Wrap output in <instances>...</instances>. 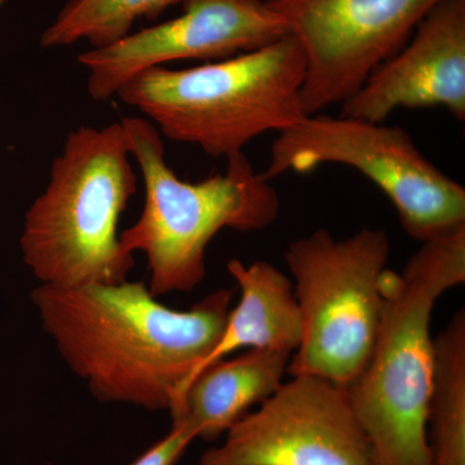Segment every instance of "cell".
Segmentation results:
<instances>
[{
  "label": "cell",
  "instance_id": "8fae6325",
  "mask_svg": "<svg viewBox=\"0 0 465 465\" xmlns=\"http://www.w3.org/2000/svg\"><path fill=\"white\" fill-rule=\"evenodd\" d=\"M437 106L465 121V0L440 2L341 104V115L384 124L397 109Z\"/></svg>",
  "mask_w": 465,
  "mask_h": 465
},
{
  "label": "cell",
  "instance_id": "5b68a950",
  "mask_svg": "<svg viewBox=\"0 0 465 465\" xmlns=\"http://www.w3.org/2000/svg\"><path fill=\"white\" fill-rule=\"evenodd\" d=\"M131 155L142 171V216L119 234L122 249L148 259L155 298L189 292L206 275V250L223 229L262 231L273 224L280 197L244 153L228 157L225 173L200 183L179 179L166 162L162 134L143 118L122 121Z\"/></svg>",
  "mask_w": 465,
  "mask_h": 465
},
{
  "label": "cell",
  "instance_id": "3957f363",
  "mask_svg": "<svg viewBox=\"0 0 465 465\" xmlns=\"http://www.w3.org/2000/svg\"><path fill=\"white\" fill-rule=\"evenodd\" d=\"M304 51L289 35L244 54L189 69L145 70L118 91L167 139L211 157H231L265 133H282L305 114Z\"/></svg>",
  "mask_w": 465,
  "mask_h": 465
},
{
  "label": "cell",
  "instance_id": "277c9868",
  "mask_svg": "<svg viewBox=\"0 0 465 465\" xmlns=\"http://www.w3.org/2000/svg\"><path fill=\"white\" fill-rule=\"evenodd\" d=\"M122 122L84 127L66 137L50 183L24 220L23 258L42 284L81 287L128 281L134 253L118 225L137 188Z\"/></svg>",
  "mask_w": 465,
  "mask_h": 465
},
{
  "label": "cell",
  "instance_id": "9c48e42d",
  "mask_svg": "<svg viewBox=\"0 0 465 465\" xmlns=\"http://www.w3.org/2000/svg\"><path fill=\"white\" fill-rule=\"evenodd\" d=\"M195 465H374L347 391L292 376L226 430Z\"/></svg>",
  "mask_w": 465,
  "mask_h": 465
},
{
  "label": "cell",
  "instance_id": "7a4b0ae2",
  "mask_svg": "<svg viewBox=\"0 0 465 465\" xmlns=\"http://www.w3.org/2000/svg\"><path fill=\"white\" fill-rule=\"evenodd\" d=\"M465 282V225L425 241L402 273L381 274L371 356L345 390L374 465H432L427 416L432 390L430 318L443 292Z\"/></svg>",
  "mask_w": 465,
  "mask_h": 465
},
{
  "label": "cell",
  "instance_id": "52a82bcc",
  "mask_svg": "<svg viewBox=\"0 0 465 465\" xmlns=\"http://www.w3.org/2000/svg\"><path fill=\"white\" fill-rule=\"evenodd\" d=\"M324 163L344 164L371 180L412 240L423 243L465 225L464 186L434 166L403 128L351 116L307 115L278 134L262 176L272 182Z\"/></svg>",
  "mask_w": 465,
  "mask_h": 465
},
{
  "label": "cell",
  "instance_id": "2e32d148",
  "mask_svg": "<svg viewBox=\"0 0 465 465\" xmlns=\"http://www.w3.org/2000/svg\"><path fill=\"white\" fill-rule=\"evenodd\" d=\"M195 439H198L197 432L191 424L186 421L174 424L167 436L155 442L131 465H176Z\"/></svg>",
  "mask_w": 465,
  "mask_h": 465
},
{
  "label": "cell",
  "instance_id": "4fadbf2b",
  "mask_svg": "<svg viewBox=\"0 0 465 465\" xmlns=\"http://www.w3.org/2000/svg\"><path fill=\"white\" fill-rule=\"evenodd\" d=\"M292 353L246 349L206 367L183 391L173 425L186 421L198 439L215 440L282 384Z\"/></svg>",
  "mask_w": 465,
  "mask_h": 465
},
{
  "label": "cell",
  "instance_id": "6da1fadb",
  "mask_svg": "<svg viewBox=\"0 0 465 465\" xmlns=\"http://www.w3.org/2000/svg\"><path fill=\"white\" fill-rule=\"evenodd\" d=\"M232 291L188 311L161 304L143 282L56 287L32 292L43 330L101 402L150 411L179 407L183 385L224 331Z\"/></svg>",
  "mask_w": 465,
  "mask_h": 465
},
{
  "label": "cell",
  "instance_id": "9a60e30c",
  "mask_svg": "<svg viewBox=\"0 0 465 465\" xmlns=\"http://www.w3.org/2000/svg\"><path fill=\"white\" fill-rule=\"evenodd\" d=\"M183 0H69L42 34L45 48L87 41L106 47L131 33L139 18H155Z\"/></svg>",
  "mask_w": 465,
  "mask_h": 465
},
{
  "label": "cell",
  "instance_id": "7c38bea8",
  "mask_svg": "<svg viewBox=\"0 0 465 465\" xmlns=\"http://www.w3.org/2000/svg\"><path fill=\"white\" fill-rule=\"evenodd\" d=\"M226 268L241 290L240 302L229 312L215 348L183 385L173 420L179 414L183 391L206 367L242 349H275L293 354L302 341V313L289 277L266 262L246 265L232 259Z\"/></svg>",
  "mask_w": 465,
  "mask_h": 465
},
{
  "label": "cell",
  "instance_id": "30bf717a",
  "mask_svg": "<svg viewBox=\"0 0 465 465\" xmlns=\"http://www.w3.org/2000/svg\"><path fill=\"white\" fill-rule=\"evenodd\" d=\"M286 21L265 0H183V14L127 34L78 57L90 72L88 94L108 100L134 76L179 60L219 61L289 35Z\"/></svg>",
  "mask_w": 465,
  "mask_h": 465
},
{
  "label": "cell",
  "instance_id": "8992f818",
  "mask_svg": "<svg viewBox=\"0 0 465 465\" xmlns=\"http://www.w3.org/2000/svg\"><path fill=\"white\" fill-rule=\"evenodd\" d=\"M390 253L387 232L369 226L345 240L321 228L290 244L284 260L302 321L291 376H317L342 390L356 381L378 335Z\"/></svg>",
  "mask_w": 465,
  "mask_h": 465
},
{
  "label": "cell",
  "instance_id": "ba28073f",
  "mask_svg": "<svg viewBox=\"0 0 465 465\" xmlns=\"http://www.w3.org/2000/svg\"><path fill=\"white\" fill-rule=\"evenodd\" d=\"M304 51L305 114L341 105L442 0H265Z\"/></svg>",
  "mask_w": 465,
  "mask_h": 465
},
{
  "label": "cell",
  "instance_id": "5bb4252c",
  "mask_svg": "<svg viewBox=\"0 0 465 465\" xmlns=\"http://www.w3.org/2000/svg\"><path fill=\"white\" fill-rule=\"evenodd\" d=\"M427 432L432 465H465L464 311L434 339Z\"/></svg>",
  "mask_w": 465,
  "mask_h": 465
}]
</instances>
